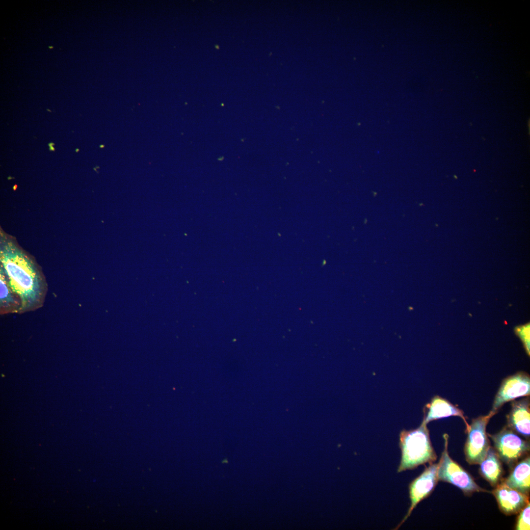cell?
<instances>
[{"mask_svg":"<svg viewBox=\"0 0 530 530\" xmlns=\"http://www.w3.org/2000/svg\"><path fill=\"white\" fill-rule=\"evenodd\" d=\"M0 267L21 300L20 314L44 306L48 291L45 277L35 261L10 239H1Z\"/></svg>","mask_w":530,"mask_h":530,"instance_id":"6da1fadb","label":"cell"},{"mask_svg":"<svg viewBox=\"0 0 530 530\" xmlns=\"http://www.w3.org/2000/svg\"><path fill=\"white\" fill-rule=\"evenodd\" d=\"M426 424L422 422L416 429H403L400 432L399 445L401 454L398 473L413 470L426 463L431 464L436 460L437 456Z\"/></svg>","mask_w":530,"mask_h":530,"instance_id":"7a4b0ae2","label":"cell"},{"mask_svg":"<svg viewBox=\"0 0 530 530\" xmlns=\"http://www.w3.org/2000/svg\"><path fill=\"white\" fill-rule=\"evenodd\" d=\"M444 448L438 463L437 476L439 481L448 482L458 487L466 495L475 492H490L480 487L470 474L450 457L448 450L449 435H443Z\"/></svg>","mask_w":530,"mask_h":530,"instance_id":"3957f363","label":"cell"},{"mask_svg":"<svg viewBox=\"0 0 530 530\" xmlns=\"http://www.w3.org/2000/svg\"><path fill=\"white\" fill-rule=\"evenodd\" d=\"M494 416L489 413L474 419L467 433L464 447L466 461L470 465L479 464L485 458L489 448V441L486 431L490 419Z\"/></svg>","mask_w":530,"mask_h":530,"instance_id":"277c9868","label":"cell"},{"mask_svg":"<svg viewBox=\"0 0 530 530\" xmlns=\"http://www.w3.org/2000/svg\"><path fill=\"white\" fill-rule=\"evenodd\" d=\"M487 435L493 440L500 459L509 466L516 464L530 451V443L507 426L495 434Z\"/></svg>","mask_w":530,"mask_h":530,"instance_id":"5b68a950","label":"cell"},{"mask_svg":"<svg viewBox=\"0 0 530 530\" xmlns=\"http://www.w3.org/2000/svg\"><path fill=\"white\" fill-rule=\"evenodd\" d=\"M438 463L429 464L422 474L415 478L409 485L410 505L406 514L396 528L398 529L410 516L412 511L424 499L433 492L438 482Z\"/></svg>","mask_w":530,"mask_h":530,"instance_id":"8992f818","label":"cell"},{"mask_svg":"<svg viewBox=\"0 0 530 530\" xmlns=\"http://www.w3.org/2000/svg\"><path fill=\"white\" fill-rule=\"evenodd\" d=\"M530 394V377L529 374L520 372L504 380L495 396L491 413L496 414L506 402Z\"/></svg>","mask_w":530,"mask_h":530,"instance_id":"52a82bcc","label":"cell"},{"mask_svg":"<svg viewBox=\"0 0 530 530\" xmlns=\"http://www.w3.org/2000/svg\"><path fill=\"white\" fill-rule=\"evenodd\" d=\"M492 494L500 510L506 515L518 513L529 503V496L508 487L503 478L495 487Z\"/></svg>","mask_w":530,"mask_h":530,"instance_id":"ba28073f","label":"cell"},{"mask_svg":"<svg viewBox=\"0 0 530 530\" xmlns=\"http://www.w3.org/2000/svg\"><path fill=\"white\" fill-rule=\"evenodd\" d=\"M423 422L427 424L431 421L449 417L458 416L461 418L466 426V432L470 427L463 412L450 401L438 396L433 397L424 408Z\"/></svg>","mask_w":530,"mask_h":530,"instance_id":"9c48e42d","label":"cell"},{"mask_svg":"<svg viewBox=\"0 0 530 530\" xmlns=\"http://www.w3.org/2000/svg\"><path fill=\"white\" fill-rule=\"evenodd\" d=\"M507 426L526 439L530 435V399L526 398L511 404L507 417Z\"/></svg>","mask_w":530,"mask_h":530,"instance_id":"30bf717a","label":"cell"},{"mask_svg":"<svg viewBox=\"0 0 530 530\" xmlns=\"http://www.w3.org/2000/svg\"><path fill=\"white\" fill-rule=\"evenodd\" d=\"M530 458L528 456L516 464L509 475L503 478L509 487L529 496Z\"/></svg>","mask_w":530,"mask_h":530,"instance_id":"8fae6325","label":"cell"},{"mask_svg":"<svg viewBox=\"0 0 530 530\" xmlns=\"http://www.w3.org/2000/svg\"><path fill=\"white\" fill-rule=\"evenodd\" d=\"M479 465L480 475L492 487H496L503 479L504 473L501 459L494 448L490 447L485 458Z\"/></svg>","mask_w":530,"mask_h":530,"instance_id":"7c38bea8","label":"cell"},{"mask_svg":"<svg viewBox=\"0 0 530 530\" xmlns=\"http://www.w3.org/2000/svg\"><path fill=\"white\" fill-rule=\"evenodd\" d=\"M21 302L11 288L6 277L0 267V314H21Z\"/></svg>","mask_w":530,"mask_h":530,"instance_id":"4fadbf2b","label":"cell"},{"mask_svg":"<svg viewBox=\"0 0 530 530\" xmlns=\"http://www.w3.org/2000/svg\"><path fill=\"white\" fill-rule=\"evenodd\" d=\"M518 513L515 530H529L530 529V504L529 503Z\"/></svg>","mask_w":530,"mask_h":530,"instance_id":"5bb4252c","label":"cell"},{"mask_svg":"<svg viewBox=\"0 0 530 530\" xmlns=\"http://www.w3.org/2000/svg\"><path fill=\"white\" fill-rule=\"evenodd\" d=\"M516 332L523 342L527 353L530 355V324L517 327Z\"/></svg>","mask_w":530,"mask_h":530,"instance_id":"9a60e30c","label":"cell"},{"mask_svg":"<svg viewBox=\"0 0 530 530\" xmlns=\"http://www.w3.org/2000/svg\"><path fill=\"white\" fill-rule=\"evenodd\" d=\"M49 148L50 151H55V148L53 146H51Z\"/></svg>","mask_w":530,"mask_h":530,"instance_id":"2e32d148","label":"cell"},{"mask_svg":"<svg viewBox=\"0 0 530 530\" xmlns=\"http://www.w3.org/2000/svg\"><path fill=\"white\" fill-rule=\"evenodd\" d=\"M54 145V143H53V142H51V143H49L48 144V146H49V147H51V146H53Z\"/></svg>","mask_w":530,"mask_h":530,"instance_id":"e0dca14e","label":"cell"},{"mask_svg":"<svg viewBox=\"0 0 530 530\" xmlns=\"http://www.w3.org/2000/svg\"><path fill=\"white\" fill-rule=\"evenodd\" d=\"M79 151V149H76V152H78V151Z\"/></svg>","mask_w":530,"mask_h":530,"instance_id":"ac0fdd59","label":"cell"}]
</instances>
